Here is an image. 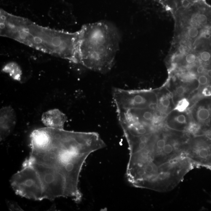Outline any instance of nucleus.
<instances>
[{
    "label": "nucleus",
    "mask_w": 211,
    "mask_h": 211,
    "mask_svg": "<svg viewBox=\"0 0 211 211\" xmlns=\"http://www.w3.org/2000/svg\"><path fill=\"white\" fill-rule=\"evenodd\" d=\"M199 31L196 27H193L189 30L188 34L189 36L192 38L196 37L198 35Z\"/></svg>",
    "instance_id": "nucleus-15"
},
{
    "label": "nucleus",
    "mask_w": 211,
    "mask_h": 211,
    "mask_svg": "<svg viewBox=\"0 0 211 211\" xmlns=\"http://www.w3.org/2000/svg\"><path fill=\"white\" fill-rule=\"evenodd\" d=\"M196 60V55L193 54H189L185 57V61L188 64H193Z\"/></svg>",
    "instance_id": "nucleus-13"
},
{
    "label": "nucleus",
    "mask_w": 211,
    "mask_h": 211,
    "mask_svg": "<svg viewBox=\"0 0 211 211\" xmlns=\"http://www.w3.org/2000/svg\"><path fill=\"white\" fill-rule=\"evenodd\" d=\"M30 139L31 153L23 165L37 176L43 199L66 198L80 202L79 179L84 163L106 146L99 135L46 127L35 130Z\"/></svg>",
    "instance_id": "nucleus-1"
},
{
    "label": "nucleus",
    "mask_w": 211,
    "mask_h": 211,
    "mask_svg": "<svg viewBox=\"0 0 211 211\" xmlns=\"http://www.w3.org/2000/svg\"><path fill=\"white\" fill-rule=\"evenodd\" d=\"M1 141L6 139L13 131L16 123V117L13 108L6 106L1 109Z\"/></svg>",
    "instance_id": "nucleus-7"
},
{
    "label": "nucleus",
    "mask_w": 211,
    "mask_h": 211,
    "mask_svg": "<svg viewBox=\"0 0 211 211\" xmlns=\"http://www.w3.org/2000/svg\"><path fill=\"white\" fill-rule=\"evenodd\" d=\"M185 152L194 166L211 169V140L205 136H189Z\"/></svg>",
    "instance_id": "nucleus-4"
},
{
    "label": "nucleus",
    "mask_w": 211,
    "mask_h": 211,
    "mask_svg": "<svg viewBox=\"0 0 211 211\" xmlns=\"http://www.w3.org/2000/svg\"><path fill=\"white\" fill-rule=\"evenodd\" d=\"M1 35L44 53L80 63L79 30L71 33L51 29L1 9Z\"/></svg>",
    "instance_id": "nucleus-2"
},
{
    "label": "nucleus",
    "mask_w": 211,
    "mask_h": 211,
    "mask_svg": "<svg viewBox=\"0 0 211 211\" xmlns=\"http://www.w3.org/2000/svg\"><path fill=\"white\" fill-rule=\"evenodd\" d=\"M79 31L80 64L95 72H109L119 50L118 30L108 22L100 21L84 25Z\"/></svg>",
    "instance_id": "nucleus-3"
},
{
    "label": "nucleus",
    "mask_w": 211,
    "mask_h": 211,
    "mask_svg": "<svg viewBox=\"0 0 211 211\" xmlns=\"http://www.w3.org/2000/svg\"><path fill=\"white\" fill-rule=\"evenodd\" d=\"M201 59L204 61H208L210 59L211 55L208 52L204 51L201 54Z\"/></svg>",
    "instance_id": "nucleus-16"
},
{
    "label": "nucleus",
    "mask_w": 211,
    "mask_h": 211,
    "mask_svg": "<svg viewBox=\"0 0 211 211\" xmlns=\"http://www.w3.org/2000/svg\"><path fill=\"white\" fill-rule=\"evenodd\" d=\"M197 79L199 83V88H200L201 87L207 85L208 83V78L205 75L200 76H199L198 77ZM199 89H198V90H199Z\"/></svg>",
    "instance_id": "nucleus-12"
},
{
    "label": "nucleus",
    "mask_w": 211,
    "mask_h": 211,
    "mask_svg": "<svg viewBox=\"0 0 211 211\" xmlns=\"http://www.w3.org/2000/svg\"><path fill=\"white\" fill-rule=\"evenodd\" d=\"M5 72H8L11 77L15 80L20 81L21 79V71L17 65L14 63L7 65L4 69Z\"/></svg>",
    "instance_id": "nucleus-10"
},
{
    "label": "nucleus",
    "mask_w": 211,
    "mask_h": 211,
    "mask_svg": "<svg viewBox=\"0 0 211 211\" xmlns=\"http://www.w3.org/2000/svg\"><path fill=\"white\" fill-rule=\"evenodd\" d=\"M8 206L10 211H23L18 203L14 201H8Z\"/></svg>",
    "instance_id": "nucleus-11"
},
{
    "label": "nucleus",
    "mask_w": 211,
    "mask_h": 211,
    "mask_svg": "<svg viewBox=\"0 0 211 211\" xmlns=\"http://www.w3.org/2000/svg\"><path fill=\"white\" fill-rule=\"evenodd\" d=\"M188 111H179L174 109L168 114L165 120L166 127L171 130L186 133L192 120Z\"/></svg>",
    "instance_id": "nucleus-6"
},
{
    "label": "nucleus",
    "mask_w": 211,
    "mask_h": 211,
    "mask_svg": "<svg viewBox=\"0 0 211 211\" xmlns=\"http://www.w3.org/2000/svg\"><path fill=\"white\" fill-rule=\"evenodd\" d=\"M210 35L208 33H207L205 35V37L207 38V39H209L210 37Z\"/></svg>",
    "instance_id": "nucleus-21"
},
{
    "label": "nucleus",
    "mask_w": 211,
    "mask_h": 211,
    "mask_svg": "<svg viewBox=\"0 0 211 211\" xmlns=\"http://www.w3.org/2000/svg\"><path fill=\"white\" fill-rule=\"evenodd\" d=\"M202 93L204 96L209 97L211 96V86H207L203 88L202 91Z\"/></svg>",
    "instance_id": "nucleus-17"
},
{
    "label": "nucleus",
    "mask_w": 211,
    "mask_h": 211,
    "mask_svg": "<svg viewBox=\"0 0 211 211\" xmlns=\"http://www.w3.org/2000/svg\"><path fill=\"white\" fill-rule=\"evenodd\" d=\"M204 71V66L201 65V66H198L197 69V72L199 74H202L203 73V72Z\"/></svg>",
    "instance_id": "nucleus-19"
},
{
    "label": "nucleus",
    "mask_w": 211,
    "mask_h": 211,
    "mask_svg": "<svg viewBox=\"0 0 211 211\" xmlns=\"http://www.w3.org/2000/svg\"><path fill=\"white\" fill-rule=\"evenodd\" d=\"M188 111L192 121L197 125L201 135L211 131V99L198 100Z\"/></svg>",
    "instance_id": "nucleus-5"
},
{
    "label": "nucleus",
    "mask_w": 211,
    "mask_h": 211,
    "mask_svg": "<svg viewBox=\"0 0 211 211\" xmlns=\"http://www.w3.org/2000/svg\"><path fill=\"white\" fill-rule=\"evenodd\" d=\"M66 115L58 109H50L44 113L42 117L43 123L46 127L57 129H64L67 121Z\"/></svg>",
    "instance_id": "nucleus-9"
},
{
    "label": "nucleus",
    "mask_w": 211,
    "mask_h": 211,
    "mask_svg": "<svg viewBox=\"0 0 211 211\" xmlns=\"http://www.w3.org/2000/svg\"><path fill=\"white\" fill-rule=\"evenodd\" d=\"M181 3L182 6L184 8H188L190 4V1L189 0H182Z\"/></svg>",
    "instance_id": "nucleus-18"
},
{
    "label": "nucleus",
    "mask_w": 211,
    "mask_h": 211,
    "mask_svg": "<svg viewBox=\"0 0 211 211\" xmlns=\"http://www.w3.org/2000/svg\"><path fill=\"white\" fill-rule=\"evenodd\" d=\"M155 90L157 96V109L162 116L166 118L175 108L172 95L166 86Z\"/></svg>",
    "instance_id": "nucleus-8"
},
{
    "label": "nucleus",
    "mask_w": 211,
    "mask_h": 211,
    "mask_svg": "<svg viewBox=\"0 0 211 211\" xmlns=\"http://www.w3.org/2000/svg\"><path fill=\"white\" fill-rule=\"evenodd\" d=\"M198 21L200 24L204 25L207 24L208 22L207 17L203 14H201L198 17Z\"/></svg>",
    "instance_id": "nucleus-14"
},
{
    "label": "nucleus",
    "mask_w": 211,
    "mask_h": 211,
    "mask_svg": "<svg viewBox=\"0 0 211 211\" xmlns=\"http://www.w3.org/2000/svg\"><path fill=\"white\" fill-rule=\"evenodd\" d=\"M207 74L208 76L210 78H211V69L209 70L208 71Z\"/></svg>",
    "instance_id": "nucleus-20"
},
{
    "label": "nucleus",
    "mask_w": 211,
    "mask_h": 211,
    "mask_svg": "<svg viewBox=\"0 0 211 211\" xmlns=\"http://www.w3.org/2000/svg\"><path fill=\"white\" fill-rule=\"evenodd\" d=\"M191 1L193 2H194L196 0H191Z\"/></svg>",
    "instance_id": "nucleus-22"
}]
</instances>
